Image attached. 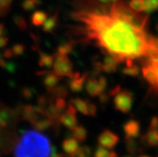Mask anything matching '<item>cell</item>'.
Instances as JSON below:
<instances>
[{
  "mask_svg": "<svg viewBox=\"0 0 158 157\" xmlns=\"http://www.w3.org/2000/svg\"><path fill=\"white\" fill-rule=\"evenodd\" d=\"M86 24L88 37L119 63L147 56L153 46L154 38L148 37L146 27L148 16L140 14L116 1L110 14L88 13L78 17Z\"/></svg>",
  "mask_w": 158,
  "mask_h": 157,
  "instance_id": "1",
  "label": "cell"
},
{
  "mask_svg": "<svg viewBox=\"0 0 158 157\" xmlns=\"http://www.w3.org/2000/svg\"><path fill=\"white\" fill-rule=\"evenodd\" d=\"M55 151L48 136L38 130L21 131L14 147L15 157H52Z\"/></svg>",
  "mask_w": 158,
  "mask_h": 157,
  "instance_id": "2",
  "label": "cell"
},
{
  "mask_svg": "<svg viewBox=\"0 0 158 157\" xmlns=\"http://www.w3.org/2000/svg\"><path fill=\"white\" fill-rule=\"evenodd\" d=\"M11 119L12 115L10 110L0 104V151L8 139Z\"/></svg>",
  "mask_w": 158,
  "mask_h": 157,
  "instance_id": "3",
  "label": "cell"
},
{
  "mask_svg": "<svg viewBox=\"0 0 158 157\" xmlns=\"http://www.w3.org/2000/svg\"><path fill=\"white\" fill-rule=\"evenodd\" d=\"M52 68L53 72L60 77L70 78L73 75V64L68 56L56 54Z\"/></svg>",
  "mask_w": 158,
  "mask_h": 157,
  "instance_id": "4",
  "label": "cell"
},
{
  "mask_svg": "<svg viewBox=\"0 0 158 157\" xmlns=\"http://www.w3.org/2000/svg\"><path fill=\"white\" fill-rule=\"evenodd\" d=\"M114 107L117 111L122 113H128L132 109L133 104V96L130 92L124 90L120 91L115 94L113 99Z\"/></svg>",
  "mask_w": 158,
  "mask_h": 157,
  "instance_id": "5",
  "label": "cell"
},
{
  "mask_svg": "<svg viewBox=\"0 0 158 157\" xmlns=\"http://www.w3.org/2000/svg\"><path fill=\"white\" fill-rule=\"evenodd\" d=\"M108 86V80L104 76H100L98 78L92 77L86 80L84 84V88L88 94L92 97L99 96L104 92Z\"/></svg>",
  "mask_w": 158,
  "mask_h": 157,
  "instance_id": "6",
  "label": "cell"
},
{
  "mask_svg": "<svg viewBox=\"0 0 158 157\" xmlns=\"http://www.w3.org/2000/svg\"><path fill=\"white\" fill-rule=\"evenodd\" d=\"M76 110L72 104L68 106L66 111L63 112L60 116V121L63 126L68 129L73 130L78 125V119L76 116Z\"/></svg>",
  "mask_w": 158,
  "mask_h": 157,
  "instance_id": "7",
  "label": "cell"
},
{
  "mask_svg": "<svg viewBox=\"0 0 158 157\" xmlns=\"http://www.w3.org/2000/svg\"><path fill=\"white\" fill-rule=\"evenodd\" d=\"M120 138L116 133L112 132L110 130H104L98 136L97 141L99 146L105 147L107 149H112L118 143Z\"/></svg>",
  "mask_w": 158,
  "mask_h": 157,
  "instance_id": "8",
  "label": "cell"
},
{
  "mask_svg": "<svg viewBox=\"0 0 158 157\" xmlns=\"http://www.w3.org/2000/svg\"><path fill=\"white\" fill-rule=\"evenodd\" d=\"M23 117L24 120L29 122L34 125L36 122L40 119V115H43L42 111L38 106L24 105L22 111Z\"/></svg>",
  "mask_w": 158,
  "mask_h": 157,
  "instance_id": "9",
  "label": "cell"
},
{
  "mask_svg": "<svg viewBox=\"0 0 158 157\" xmlns=\"http://www.w3.org/2000/svg\"><path fill=\"white\" fill-rule=\"evenodd\" d=\"M87 75H80V73H73L70 77L68 88L72 92H80L84 88V84L87 80Z\"/></svg>",
  "mask_w": 158,
  "mask_h": 157,
  "instance_id": "10",
  "label": "cell"
},
{
  "mask_svg": "<svg viewBox=\"0 0 158 157\" xmlns=\"http://www.w3.org/2000/svg\"><path fill=\"white\" fill-rule=\"evenodd\" d=\"M123 130L125 134V137L136 138L139 137L140 134V125L136 119H129L124 124Z\"/></svg>",
  "mask_w": 158,
  "mask_h": 157,
  "instance_id": "11",
  "label": "cell"
},
{
  "mask_svg": "<svg viewBox=\"0 0 158 157\" xmlns=\"http://www.w3.org/2000/svg\"><path fill=\"white\" fill-rule=\"evenodd\" d=\"M43 74V83L45 88L51 92L52 89H54L56 86L59 85L60 77L56 75L54 72H40Z\"/></svg>",
  "mask_w": 158,
  "mask_h": 157,
  "instance_id": "12",
  "label": "cell"
},
{
  "mask_svg": "<svg viewBox=\"0 0 158 157\" xmlns=\"http://www.w3.org/2000/svg\"><path fill=\"white\" fill-rule=\"evenodd\" d=\"M119 62L114 56L111 55H107L104 58L103 61L100 63L101 71L106 72V73H113L117 69Z\"/></svg>",
  "mask_w": 158,
  "mask_h": 157,
  "instance_id": "13",
  "label": "cell"
},
{
  "mask_svg": "<svg viewBox=\"0 0 158 157\" xmlns=\"http://www.w3.org/2000/svg\"><path fill=\"white\" fill-rule=\"evenodd\" d=\"M141 142L144 145L148 147L158 146V129L148 128V131L143 135Z\"/></svg>",
  "mask_w": 158,
  "mask_h": 157,
  "instance_id": "14",
  "label": "cell"
},
{
  "mask_svg": "<svg viewBox=\"0 0 158 157\" xmlns=\"http://www.w3.org/2000/svg\"><path fill=\"white\" fill-rule=\"evenodd\" d=\"M63 150L67 155H74L80 147L79 141L74 137H69L65 139L62 143Z\"/></svg>",
  "mask_w": 158,
  "mask_h": 157,
  "instance_id": "15",
  "label": "cell"
},
{
  "mask_svg": "<svg viewBox=\"0 0 158 157\" xmlns=\"http://www.w3.org/2000/svg\"><path fill=\"white\" fill-rule=\"evenodd\" d=\"M89 104L90 101L82 100L80 98L73 99L70 102V104L76 108V111L84 115H89Z\"/></svg>",
  "mask_w": 158,
  "mask_h": 157,
  "instance_id": "16",
  "label": "cell"
},
{
  "mask_svg": "<svg viewBox=\"0 0 158 157\" xmlns=\"http://www.w3.org/2000/svg\"><path fill=\"white\" fill-rule=\"evenodd\" d=\"M132 60H127L126 66L122 69V73L125 76L136 77L140 74V68L137 65L134 64Z\"/></svg>",
  "mask_w": 158,
  "mask_h": 157,
  "instance_id": "17",
  "label": "cell"
},
{
  "mask_svg": "<svg viewBox=\"0 0 158 157\" xmlns=\"http://www.w3.org/2000/svg\"><path fill=\"white\" fill-rule=\"evenodd\" d=\"M48 17V14L46 12L42 11V10H36L32 14L31 21L32 25L35 27H40L44 23Z\"/></svg>",
  "mask_w": 158,
  "mask_h": 157,
  "instance_id": "18",
  "label": "cell"
},
{
  "mask_svg": "<svg viewBox=\"0 0 158 157\" xmlns=\"http://www.w3.org/2000/svg\"><path fill=\"white\" fill-rule=\"evenodd\" d=\"M58 24V16L55 14L46 19L44 23L42 25L43 30L44 32L51 33L55 30Z\"/></svg>",
  "mask_w": 158,
  "mask_h": 157,
  "instance_id": "19",
  "label": "cell"
},
{
  "mask_svg": "<svg viewBox=\"0 0 158 157\" xmlns=\"http://www.w3.org/2000/svg\"><path fill=\"white\" fill-rule=\"evenodd\" d=\"M53 123H54V119L45 117L42 118V119L40 118L33 126L35 127L36 130H38L40 131H44L49 129L52 126H53Z\"/></svg>",
  "mask_w": 158,
  "mask_h": 157,
  "instance_id": "20",
  "label": "cell"
},
{
  "mask_svg": "<svg viewBox=\"0 0 158 157\" xmlns=\"http://www.w3.org/2000/svg\"><path fill=\"white\" fill-rule=\"evenodd\" d=\"M55 58L51 55L46 53H40V59H39V65L41 68H51L54 64Z\"/></svg>",
  "mask_w": 158,
  "mask_h": 157,
  "instance_id": "21",
  "label": "cell"
},
{
  "mask_svg": "<svg viewBox=\"0 0 158 157\" xmlns=\"http://www.w3.org/2000/svg\"><path fill=\"white\" fill-rule=\"evenodd\" d=\"M125 145H126L127 151L132 155H135L137 152H140V145L136 139L133 138L125 137Z\"/></svg>",
  "mask_w": 158,
  "mask_h": 157,
  "instance_id": "22",
  "label": "cell"
},
{
  "mask_svg": "<svg viewBox=\"0 0 158 157\" xmlns=\"http://www.w3.org/2000/svg\"><path fill=\"white\" fill-rule=\"evenodd\" d=\"M72 135L75 139H76L79 142L82 143L87 138L88 135V131L86 128L82 125H77L74 129L72 130Z\"/></svg>",
  "mask_w": 158,
  "mask_h": 157,
  "instance_id": "23",
  "label": "cell"
},
{
  "mask_svg": "<svg viewBox=\"0 0 158 157\" xmlns=\"http://www.w3.org/2000/svg\"><path fill=\"white\" fill-rule=\"evenodd\" d=\"M128 6L131 10L136 13H141L143 11H145L144 0H131Z\"/></svg>",
  "mask_w": 158,
  "mask_h": 157,
  "instance_id": "24",
  "label": "cell"
},
{
  "mask_svg": "<svg viewBox=\"0 0 158 157\" xmlns=\"http://www.w3.org/2000/svg\"><path fill=\"white\" fill-rule=\"evenodd\" d=\"M74 43H64L60 44L57 48V55L68 56L73 51Z\"/></svg>",
  "mask_w": 158,
  "mask_h": 157,
  "instance_id": "25",
  "label": "cell"
},
{
  "mask_svg": "<svg viewBox=\"0 0 158 157\" xmlns=\"http://www.w3.org/2000/svg\"><path fill=\"white\" fill-rule=\"evenodd\" d=\"M73 155L75 157H92V151L90 147L83 145L79 147Z\"/></svg>",
  "mask_w": 158,
  "mask_h": 157,
  "instance_id": "26",
  "label": "cell"
},
{
  "mask_svg": "<svg viewBox=\"0 0 158 157\" xmlns=\"http://www.w3.org/2000/svg\"><path fill=\"white\" fill-rule=\"evenodd\" d=\"M40 2L39 0H24L23 2V8L27 11L35 10L37 6H40Z\"/></svg>",
  "mask_w": 158,
  "mask_h": 157,
  "instance_id": "27",
  "label": "cell"
},
{
  "mask_svg": "<svg viewBox=\"0 0 158 157\" xmlns=\"http://www.w3.org/2000/svg\"><path fill=\"white\" fill-rule=\"evenodd\" d=\"M145 12L152 13L158 10V0H144Z\"/></svg>",
  "mask_w": 158,
  "mask_h": 157,
  "instance_id": "28",
  "label": "cell"
},
{
  "mask_svg": "<svg viewBox=\"0 0 158 157\" xmlns=\"http://www.w3.org/2000/svg\"><path fill=\"white\" fill-rule=\"evenodd\" d=\"M51 93L56 96V97H62L64 98L68 96V89L64 86L57 85L54 89L51 91Z\"/></svg>",
  "mask_w": 158,
  "mask_h": 157,
  "instance_id": "29",
  "label": "cell"
},
{
  "mask_svg": "<svg viewBox=\"0 0 158 157\" xmlns=\"http://www.w3.org/2000/svg\"><path fill=\"white\" fill-rule=\"evenodd\" d=\"M111 156V151H108L107 148L103 147L101 146L96 147L94 153H93V157H110Z\"/></svg>",
  "mask_w": 158,
  "mask_h": 157,
  "instance_id": "30",
  "label": "cell"
},
{
  "mask_svg": "<svg viewBox=\"0 0 158 157\" xmlns=\"http://www.w3.org/2000/svg\"><path fill=\"white\" fill-rule=\"evenodd\" d=\"M11 0H0V15H2L9 10Z\"/></svg>",
  "mask_w": 158,
  "mask_h": 157,
  "instance_id": "31",
  "label": "cell"
},
{
  "mask_svg": "<svg viewBox=\"0 0 158 157\" xmlns=\"http://www.w3.org/2000/svg\"><path fill=\"white\" fill-rule=\"evenodd\" d=\"M12 51L16 56H21L25 52V47L23 44H16L15 46L13 48Z\"/></svg>",
  "mask_w": 158,
  "mask_h": 157,
  "instance_id": "32",
  "label": "cell"
},
{
  "mask_svg": "<svg viewBox=\"0 0 158 157\" xmlns=\"http://www.w3.org/2000/svg\"><path fill=\"white\" fill-rule=\"evenodd\" d=\"M17 24H18L19 27L20 29H22V30L25 31L27 28V24L25 19H23L22 17H18L17 18Z\"/></svg>",
  "mask_w": 158,
  "mask_h": 157,
  "instance_id": "33",
  "label": "cell"
},
{
  "mask_svg": "<svg viewBox=\"0 0 158 157\" xmlns=\"http://www.w3.org/2000/svg\"><path fill=\"white\" fill-rule=\"evenodd\" d=\"M23 95L24 98H26V99H30L34 95V92H33V90L31 88H25L23 91Z\"/></svg>",
  "mask_w": 158,
  "mask_h": 157,
  "instance_id": "34",
  "label": "cell"
},
{
  "mask_svg": "<svg viewBox=\"0 0 158 157\" xmlns=\"http://www.w3.org/2000/svg\"><path fill=\"white\" fill-rule=\"evenodd\" d=\"M149 128L152 129H158V116L154 115L153 117L151 119L150 123H149Z\"/></svg>",
  "mask_w": 158,
  "mask_h": 157,
  "instance_id": "35",
  "label": "cell"
},
{
  "mask_svg": "<svg viewBox=\"0 0 158 157\" xmlns=\"http://www.w3.org/2000/svg\"><path fill=\"white\" fill-rule=\"evenodd\" d=\"M99 99H100V102L101 104H105V103H107L108 100V94L103 92V93H101L100 96H99Z\"/></svg>",
  "mask_w": 158,
  "mask_h": 157,
  "instance_id": "36",
  "label": "cell"
},
{
  "mask_svg": "<svg viewBox=\"0 0 158 157\" xmlns=\"http://www.w3.org/2000/svg\"><path fill=\"white\" fill-rule=\"evenodd\" d=\"M99 1H100V2H116V1H117V0H99Z\"/></svg>",
  "mask_w": 158,
  "mask_h": 157,
  "instance_id": "37",
  "label": "cell"
},
{
  "mask_svg": "<svg viewBox=\"0 0 158 157\" xmlns=\"http://www.w3.org/2000/svg\"><path fill=\"white\" fill-rule=\"evenodd\" d=\"M110 157H118V155H116V152L114 151H111V156Z\"/></svg>",
  "mask_w": 158,
  "mask_h": 157,
  "instance_id": "38",
  "label": "cell"
},
{
  "mask_svg": "<svg viewBox=\"0 0 158 157\" xmlns=\"http://www.w3.org/2000/svg\"><path fill=\"white\" fill-rule=\"evenodd\" d=\"M139 157H151V156H148V155H142Z\"/></svg>",
  "mask_w": 158,
  "mask_h": 157,
  "instance_id": "39",
  "label": "cell"
},
{
  "mask_svg": "<svg viewBox=\"0 0 158 157\" xmlns=\"http://www.w3.org/2000/svg\"><path fill=\"white\" fill-rule=\"evenodd\" d=\"M123 157H132V155H124V156H123Z\"/></svg>",
  "mask_w": 158,
  "mask_h": 157,
  "instance_id": "40",
  "label": "cell"
}]
</instances>
